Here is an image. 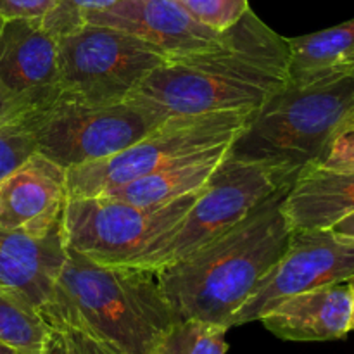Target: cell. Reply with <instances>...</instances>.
Segmentation results:
<instances>
[{
    "instance_id": "6",
    "label": "cell",
    "mask_w": 354,
    "mask_h": 354,
    "mask_svg": "<svg viewBox=\"0 0 354 354\" xmlns=\"http://www.w3.org/2000/svg\"><path fill=\"white\" fill-rule=\"evenodd\" d=\"M292 185L259 162L225 156L182 221L149 245L135 266L161 270L187 258L244 220L280 187Z\"/></svg>"
},
{
    "instance_id": "4",
    "label": "cell",
    "mask_w": 354,
    "mask_h": 354,
    "mask_svg": "<svg viewBox=\"0 0 354 354\" xmlns=\"http://www.w3.org/2000/svg\"><path fill=\"white\" fill-rule=\"evenodd\" d=\"M354 111V75L289 85L270 97L228 156L265 165L294 180L324 154L328 140Z\"/></svg>"
},
{
    "instance_id": "12",
    "label": "cell",
    "mask_w": 354,
    "mask_h": 354,
    "mask_svg": "<svg viewBox=\"0 0 354 354\" xmlns=\"http://www.w3.org/2000/svg\"><path fill=\"white\" fill-rule=\"evenodd\" d=\"M68 199L66 169L37 151L0 180V225L45 237L62 227Z\"/></svg>"
},
{
    "instance_id": "27",
    "label": "cell",
    "mask_w": 354,
    "mask_h": 354,
    "mask_svg": "<svg viewBox=\"0 0 354 354\" xmlns=\"http://www.w3.org/2000/svg\"><path fill=\"white\" fill-rule=\"evenodd\" d=\"M40 354H73L71 349L66 344L64 337L61 335V332L55 330V328L48 327L47 337H45L44 348H41Z\"/></svg>"
},
{
    "instance_id": "18",
    "label": "cell",
    "mask_w": 354,
    "mask_h": 354,
    "mask_svg": "<svg viewBox=\"0 0 354 354\" xmlns=\"http://www.w3.org/2000/svg\"><path fill=\"white\" fill-rule=\"evenodd\" d=\"M287 40L290 48L289 85L354 75V17L337 26Z\"/></svg>"
},
{
    "instance_id": "24",
    "label": "cell",
    "mask_w": 354,
    "mask_h": 354,
    "mask_svg": "<svg viewBox=\"0 0 354 354\" xmlns=\"http://www.w3.org/2000/svg\"><path fill=\"white\" fill-rule=\"evenodd\" d=\"M33 152H37V144L30 131L21 127H0V180L23 165Z\"/></svg>"
},
{
    "instance_id": "21",
    "label": "cell",
    "mask_w": 354,
    "mask_h": 354,
    "mask_svg": "<svg viewBox=\"0 0 354 354\" xmlns=\"http://www.w3.org/2000/svg\"><path fill=\"white\" fill-rule=\"evenodd\" d=\"M116 2L120 0H54L47 14L41 17V24L52 37L61 40L82 30L90 14L107 9Z\"/></svg>"
},
{
    "instance_id": "16",
    "label": "cell",
    "mask_w": 354,
    "mask_h": 354,
    "mask_svg": "<svg viewBox=\"0 0 354 354\" xmlns=\"http://www.w3.org/2000/svg\"><path fill=\"white\" fill-rule=\"evenodd\" d=\"M282 209L292 230H328L354 211V171L310 166L294 180Z\"/></svg>"
},
{
    "instance_id": "31",
    "label": "cell",
    "mask_w": 354,
    "mask_h": 354,
    "mask_svg": "<svg viewBox=\"0 0 354 354\" xmlns=\"http://www.w3.org/2000/svg\"><path fill=\"white\" fill-rule=\"evenodd\" d=\"M2 23H3V19H2V17H0V28H2Z\"/></svg>"
},
{
    "instance_id": "2",
    "label": "cell",
    "mask_w": 354,
    "mask_h": 354,
    "mask_svg": "<svg viewBox=\"0 0 354 354\" xmlns=\"http://www.w3.org/2000/svg\"><path fill=\"white\" fill-rule=\"evenodd\" d=\"M280 187L235 227L187 258L158 270L159 286L176 320L232 328V320L252 296L289 244Z\"/></svg>"
},
{
    "instance_id": "32",
    "label": "cell",
    "mask_w": 354,
    "mask_h": 354,
    "mask_svg": "<svg viewBox=\"0 0 354 354\" xmlns=\"http://www.w3.org/2000/svg\"><path fill=\"white\" fill-rule=\"evenodd\" d=\"M349 118H351V120H354V111H353V113H351V116H349Z\"/></svg>"
},
{
    "instance_id": "9",
    "label": "cell",
    "mask_w": 354,
    "mask_h": 354,
    "mask_svg": "<svg viewBox=\"0 0 354 354\" xmlns=\"http://www.w3.org/2000/svg\"><path fill=\"white\" fill-rule=\"evenodd\" d=\"M162 121L130 102L86 104L59 97L26 130L37 151L66 171L118 154Z\"/></svg>"
},
{
    "instance_id": "17",
    "label": "cell",
    "mask_w": 354,
    "mask_h": 354,
    "mask_svg": "<svg viewBox=\"0 0 354 354\" xmlns=\"http://www.w3.org/2000/svg\"><path fill=\"white\" fill-rule=\"evenodd\" d=\"M230 145L232 144L218 145L207 151L190 154L158 171L116 187L102 196L114 197V199L137 204V206L171 203V201L204 189L214 169L228 154Z\"/></svg>"
},
{
    "instance_id": "19",
    "label": "cell",
    "mask_w": 354,
    "mask_h": 354,
    "mask_svg": "<svg viewBox=\"0 0 354 354\" xmlns=\"http://www.w3.org/2000/svg\"><path fill=\"white\" fill-rule=\"evenodd\" d=\"M48 327L23 297L0 287V341L23 354H40Z\"/></svg>"
},
{
    "instance_id": "1",
    "label": "cell",
    "mask_w": 354,
    "mask_h": 354,
    "mask_svg": "<svg viewBox=\"0 0 354 354\" xmlns=\"http://www.w3.org/2000/svg\"><path fill=\"white\" fill-rule=\"evenodd\" d=\"M289 61V40L249 9L220 44L168 55L127 102L159 121L214 111H258L287 85Z\"/></svg>"
},
{
    "instance_id": "30",
    "label": "cell",
    "mask_w": 354,
    "mask_h": 354,
    "mask_svg": "<svg viewBox=\"0 0 354 354\" xmlns=\"http://www.w3.org/2000/svg\"><path fill=\"white\" fill-rule=\"evenodd\" d=\"M353 286V294H354V279L349 280ZM351 332H354V303H353V315H351Z\"/></svg>"
},
{
    "instance_id": "11",
    "label": "cell",
    "mask_w": 354,
    "mask_h": 354,
    "mask_svg": "<svg viewBox=\"0 0 354 354\" xmlns=\"http://www.w3.org/2000/svg\"><path fill=\"white\" fill-rule=\"evenodd\" d=\"M0 83L33 114L47 111L62 93L59 40L40 17L3 19L0 28Z\"/></svg>"
},
{
    "instance_id": "23",
    "label": "cell",
    "mask_w": 354,
    "mask_h": 354,
    "mask_svg": "<svg viewBox=\"0 0 354 354\" xmlns=\"http://www.w3.org/2000/svg\"><path fill=\"white\" fill-rule=\"evenodd\" d=\"M313 166L328 171H354V120L348 118L335 130Z\"/></svg>"
},
{
    "instance_id": "26",
    "label": "cell",
    "mask_w": 354,
    "mask_h": 354,
    "mask_svg": "<svg viewBox=\"0 0 354 354\" xmlns=\"http://www.w3.org/2000/svg\"><path fill=\"white\" fill-rule=\"evenodd\" d=\"M54 0H0V17L16 19V17H44L50 9Z\"/></svg>"
},
{
    "instance_id": "20",
    "label": "cell",
    "mask_w": 354,
    "mask_h": 354,
    "mask_svg": "<svg viewBox=\"0 0 354 354\" xmlns=\"http://www.w3.org/2000/svg\"><path fill=\"white\" fill-rule=\"evenodd\" d=\"M228 328L204 322H176L151 354H227Z\"/></svg>"
},
{
    "instance_id": "28",
    "label": "cell",
    "mask_w": 354,
    "mask_h": 354,
    "mask_svg": "<svg viewBox=\"0 0 354 354\" xmlns=\"http://www.w3.org/2000/svg\"><path fill=\"white\" fill-rule=\"evenodd\" d=\"M328 230H332L335 235H339V237L354 239V211L349 213L348 216L342 218V220H339L337 223L332 225Z\"/></svg>"
},
{
    "instance_id": "14",
    "label": "cell",
    "mask_w": 354,
    "mask_h": 354,
    "mask_svg": "<svg viewBox=\"0 0 354 354\" xmlns=\"http://www.w3.org/2000/svg\"><path fill=\"white\" fill-rule=\"evenodd\" d=\"M351 282L330 283L280 299L259 322L282 341H341L351 332Z\"/></svg>"
},
{
    "instance_id": "15",
    "label": "cell",
    "mask_w": 354,
    "mask_h": 354,
    "mask_svg": "<svg viewBox=\"0 0 354 354\" xmlns=\"http://www.w3.org/2000/svg\"><path fill=\"white\" fill-rule=\"evenodd\" d=\"M64 258L62 227L45 237H31L0 225V287L23 297L38 315L50 299Z\"/></svg>"
},
{
    "instance_id": "5",
    "label": "cell",
    "mask_w": 354,
    "mask_h": 354,
    "mask_svg": "<svg viewBox=\"0 0 354 354\" xmlns=\"http://www.w3.org/2000/svg\"><path fill=\"white\" fill-rule=\"evenodd\" d=\"M254 114L256 111H214L168 118L118 154L68 169L69 197L102 196L187 156L232 144Z\"/></svg>"
},
{
    "instance_id": "29",
    "label": "cell",
    "mask_w": 354,
    "mask_h": 354,
    "mask_svg": "<svg viewBox=\"0 0 354 354\" xmlns=\"http://www.w3.org/2000/svg\"><path fill=\"white\" fill-rule=\"evenodd\" d=\"M0 354H23V353H19L16 348H12V346L0 341Z\"/></svg>"
},
{
    "instance_id": "3",
    "label": "cell",
    "mask_w": 354,
    "mask_h": 354,
    "mask_svg": "<svg viewBox=\"0 0 354 354\" xmlns=\"http://www.w3.org/2000/svg\"><path fill=\"white\" fill-rule=\"evenodd\" d=\"M64 265L40 313L47 327L85 332L113 354H151L176 324L158 272L102 265L64 244Z\"/></svg>"
},
{
    "instance_id": "22",
    "label": "cell",
    "mask_w": 354,
    "mask_h": 354,
    "mask_svg": "<svg viewBox=\"0 0 354 354\" xmlns=\"http://www.w3.org/2000/svg\"><path fill=\"white\" fill-rule=\"evenodd\" d=\"M197 23L223 33L251 7L249 0H176Z\"/></svg>"
},
{
    "instance_id": "13",
    "label": "cell",
    "mask_w": 354,
    "mask_h": 354,
    "mask_svg": "<svg viewBox=\"0 0 354 354\" xmlns=\"http://www.w3.org/2000/svg\"><path fill=\"white\" fill-rule=\"evenodd\" d=\"M86 24L111 26L156 45L168 55L220 44L223 33L197 23L176 0H120L86 17Z\"/></svg>"
},
{
    "instance_id": "8",
    "label": "cell",
    "mask_w": 354,
    "mask_h": 354,
    "mask_svg": "<svg viewBox=\"0 0 354 354\" xmlns=\"http://www.w3.org/2000/svg\"><path fill=\"white\" fill-rule=\"evenodd\" d=\"M166 59V52L135 35L85 24L59 40L61 97L86 104L124 102Z\"/></svg>"
},
{
    "instance_id": "7",
    "label": "cell",
    "mask_w": 354,
    "mask_h": 354,
    "mask_svg": "<svg viewBox=\"0 0 354 354\" xmlns=\"http://www.w3.org/2000/svg\"><path fill=\"white\" fill-rule=\"evenodd\" d=\"M201 192L154 206L109 196L69 197L62 214L64 244L102 265H133L149 245L185 218Z\"/></svg>"
},
{
    "instance_id": "10",
    "label": "cell",
    "mask_w": 354,
    "mask_h": 354,
    "mask_svg": "<svg viewBox=\"0 0 354 354\" xmlns=\"http://www.w3.org/2000/svg\"><path fill=\"white\" fill-rule=\"evenodd\" d=\"M354 279V239L332 230L294 228L289 244L232 320V328L258 322L280 299Z\"/></svg>"
},
{
    "instance_id": "25",
    "label": "cell",
    "mask_w": 354,
    "mask_h": 354,
    "mask_svg": "<svg viewBox=\"0 0 354 354\" xmlns=\"http://www.w3.org/2000/svg\"><path fill=\"white\" fill-rule=\"evenodd\" d=\"M33 116L35 114L0 83V127H21L26 130Z\"/></svg>"
}]
</instances>
